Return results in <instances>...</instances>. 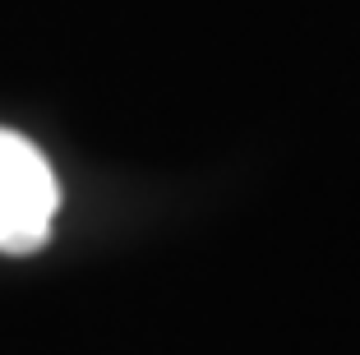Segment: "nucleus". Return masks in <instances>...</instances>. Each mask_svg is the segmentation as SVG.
<instances>
[{
  "instance_id": "1",
  "label": "nucleus",
  "mask_w": 360,
  "mask_h": 355,
  "mask_svg": "<svg viewBox=\"0 0 360 355\" xmlns=\"http://www.w3.org/2000/svg\"><path fill=\"white\" fill-rule=\"evenodd\" d=\"M60 185L46 157L14 129H0V254H32L51 235Z\"/></svg>"
}]
</instances>
